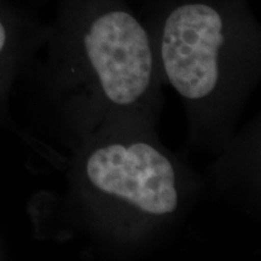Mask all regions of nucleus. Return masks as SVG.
Listing matches in <instances>:
<instances>
[{"mask_svg":"<svg viewBox=\"0 0 261 261\" xmlns=\"http://www.w3.org/2000/svg\"><path fill=\"white\" fill-rule=\"evenodd\" d=\"M73 150L70 192L77 213L116 252L158 242L200 190L197 177L151 130H103Z\"/></svg>","mask_w":261,"mask_h":261,"instance_id":"obj_1","label":"nucleus"},{"mask_svg":"<svg viewBox=\"0 0 261 261\" xmlns=\"http://www.w3.org/2000/svg\"><path fill=\"white\" fill-rule=\"evenodd\" d=\"M51 79L73 149L103 130L155 132L163 83L148 32L126 10L92 16Z\"/></svg>","mask_w":261,"mask_h":261,"instance_id":"obj_2","label":"nucleus"},{"mask_svg":"<svg viewBox=\"0 0 261 261\" xmlns=\"http://www.w3.org/2000/svg\"><path fill=\"white\" fill-rule=\"evenodd\" d=\"M155 55L162 83L187 110L192 144L225 148L259 80L256 57L233 50L224 15L203 2L168 12Z\"/></svg>","mask_w":261,"mask_h":261,"instance_id":"obj_3","label":"nucleus"},{"mask_svg":"<svg viewBox=\"0 0 261 261\" xmlns=\"http://www.w3.org/2000/svg\"><path fill=\"white\" fill-rule=\"evenodd\" d=\"M9 37L4 23L0 21V108L5 103V96L8 93L10 85L15 79L17 73L15 63L9 57Z\"/></svg>","mask_w":261,"mask_h":261,"instance_id":"obj_4","label":"nucleus"}]
</instances>
